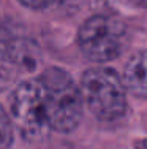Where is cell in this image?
Instances as JSON below:
<instances>
[{"mask_svg":"<svg viewBox=\"0 0 147 149\" xmlns=\"http://www.w3.org/2000/svg\"><path fill=\"white\" fill-rule=\"evenodd\" d=\"M51 132L71 133L82 119L84 102L73 76L60 67H49L38 76Z\"/></svg>","mask_w":147,"mask_h":149,"instance_id":"1","label":"cell"},{"mask_svg":"<svg viewBox=\"0 0 147 149\" xmlns=\"http://www.w3.org/2000/svg\"><path fill=\"white\" fill-rule=\"evenodd\" d=\"M79 91L89 111L101 122H115L124 118L128 109L122 76L111 67L87 68L81 76Z\"/></svg>","mask_w":147,"mask_h":149,"instance_id":"2","label":"cell"},{"mask_svg":"<svg viewBox=\"0 0 147 149\" xmlns=\"http://www.w3.org/2000/svg\"><path fill=\"white\" fill-rule=\"evenodd\" d=\"M128 43V30L122 19L109 15H93L78 32V45L90 62L106 63L120 57Z\"/></svg>","mask_w":147,"mask_h":149,"instance_id":"3","label":"cell"},{"mask_svg":"<svg viewBox=\"0 0 147 149\" xmlns=\"http://www.w3.org/2000/svg\"><path fill=\"white\" fill-rule=\"evenodd\" d=\"M11 122L26 141H41L51 133L44 109L43 87L38 78L19 81L10 95Z\"/></svg>","mask_w":147,"mask_h":149,"instance_id":"4","label":"cell"},{"mask_svg":"<svg viewBox=\"0 0 147 149\" xmlns=\"http://www.w3.org/2000/svg\"><path fill=\"white\" fill-rule=\"evenodd\" d=\"M127 94L139 100H147V49L138 51L128 59L122 74Z\"/></svg>","mask_w":147,"mask_h":149,"instance_id":"5","label":"cell"},{"mask_svg":"<svg viewBox=\"0 0 147 149\" xmlns=\"http://www.w3.org/2000/svg\"><path fill=\"white\" fill-rule=\"evenodd\" d=\"M19 73V67L0 51V92L6 91L8 87H14L17 84Z\"/></svg>","mask_w":147,"mask_h":149,"instance_id":"6","label":"cell"},{"mask_svg":"<svg viewBox=\"0 0 147 149\" xmlns=\"http://www.w3.org/2000/svg\"><path fill=\"white\" fill-rule=\"evenodd\" d=\"M14 140V125L10 114L0 105V149H10Z\"/></svg>","mask_w":147,"mask_h":149,"instance_id":"7","label":"cell"},{"mask_svg":"<svg viewBox=\"0 0 147 149\" xmlns=\"http://www.w3.org/2000/svg\"><path fill=\"white\" fill-rule=\"evenodd\" d=\"M17 2L30 10H44L51 3H54V0H17Z\"/></svg>","mask_w":147,"mask_h":149,"instance_id":"8","label":"cell"},{"mask_svg":"<svg viewBox=\"0 0 147 149\" xmlns=\"http://www.w3.org/2000/svg\"><path fill=\"white\" fill-rule=\"evenodd\" d=\"M135 149H147V138H142V140H138L135 143Z\"/></svg>","mask_w":147,"mask_h":149,"instance_id":"9","label":"cell"}]
</instances>
